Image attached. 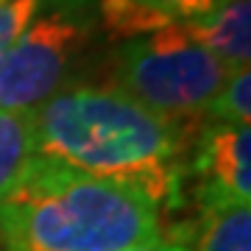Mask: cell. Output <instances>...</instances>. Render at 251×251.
Masks as SVG:
<instances>
[{"instance_id": "6da1fadb", "label": "cell", "mask_w": 251, "mask_h": 251, "mask_svg": "<svg viewBox=\"0 0 251 251\" xmlns=\"http://www.w3.org/2000/svg\"><path fill=\"white\" fill-rule=\"evenodd\" d=\"M34 134L42 156L134 184L162 209L179 204L193 126L156 115L115 87L64 84L34 109Z\"/></svg>"}, {"instance_id": "5b68a950", "label": "cell", "mask_w": 251, "mask_h": 251, "mask_svg": "<svg viewBox=\"0 0 251 251\" xmlns=\"http://www.w3.org/2000/svg\"><path fill=\"white\" fill-rule=\"evenodd\" d=\"M201 212L251 206V128L229 123H198L190 151Z\"/></svg>"}, {"instance_id": "8fae6325", "label": "cell", "mask_w": 251, "mask_h": 251, "mask_svg": "<svg viewBox=\"0 0 251 251\" xmlns=\"http://www.w3.org/2000/svg\"><path fill=\"white\" fill-rule=\"evenodd\" d=\"M39 9L42 0H0V59L25 34Z\"/></svg>"}, {"instance_id": "7a4b0ae2", "label": "cell", "mask_w": 251, "mask_h": 251, "mask_svg": "<svg viewBox=\"0 0 251 251\" xmlns=\"http://www.w3.org/2000/svg\"><path fill=\"white\" fill-rule=\"evenodd\" d=\"M173 240L145 190L34 153L0 193L3 251H131Z\"/></svg>"}, {"instance_id": "30bf717a", "label": "cell", "mask_w": 251, "mask_h": 251, "mask_svg": "<svg viewBox=\"0 0 251 251\" xmlns=\"http://www.w3.org/2000/svg\"><path fill=\"white\" fill-rule=\"evenodd\" d=\"M251 120V70H232L201 115V123L249 126Z\"/></svg>"}, {"instance_id": "3957f363", "label": "cell", "mask_w": 251, "mask_h": 251, "mask_svg": "<svg viewBox=\"0 0 251 251\" xmlns=\"http://www.w3.org/2000/svg\"><path fill=\"white\" fill-rule=\"evenodd\" d=\"M229 70L187 34L168 25L120 45L112 64V87L156 115L193 126L215 98Z\"/></svg>"}, {"instance_id": "277c9868", "label": "cell", "mask_w": 251, "mask_h": 251, "mask_svg": "<svg viewBox=\"0 0 251 251\" xmlns=\"http://www.w3.org/2000/svg\"><path fill=\"white\" fill-rule=\"evenodd\" d=\"M92 0H45L48 9L0 59V109H36L64 87L92 36Z\"/></svg>"}, {"instance_id": "ba28073f", "label": "cell", "mask_w": 251, "mask_h": 251, "mask_svg": "<svg viewBox=\"0 0 251 251\" xmlns=\"http://www.w3.org/2000/svg\"><path fill=\"white\" fill-rule=\"evenodd\" d=\"M36 153L34 109H0V193Z\"/></svg>"}, {"instance_id": "8992f818", "label": "cell", "mask_w": 251, "mask_h": 251, "mask_svg": "<svg viewBox=\"0 0 251 251\" xmlns=\"http://www.w3.org/2000/svg\"><path fill=\"white\" fill-rule=\"evenodd\" d=\"M221 0H98L103 31L112 42H128L168 25H187Z\"/></svg>"}, {"instance_id": "9c48e42d", "label": "cell", "mask_w": 251, "mask_h": 251, "mask_svg": "<svg viewBox=\"0 0 251 251\" xmlns=\"http://www.w3.org/2000/svg\"><path fill=\"white\" fill-rule=\"evenodd\" d=\"M196 251H251V206L204 212Z\"/></svg>"}, {"instance_id": "4fadbf2b", "label": "cell", "mask_w": 251, "mask_h": 251, "mask_svg": "<svg viewBox=\"0 0 251 251\" xmlns=\"http://www.w3.org/2000/svg\"><path fill=\"white\" fill-rule=\"evenodd\" d=\"M221 3H224V0H221Z\"/></svg>"}, {"instance_id": "7c38bea8", "label": "cell", "mask_w": 251, "mask_h": 251, "mask_svg": "<svg viewBox=\"0 0 251 251\" xmlns=\"http://www.w3.org/2000/svg\"><path fill=\"white\" fill-rule=\"evenodd\" d=\"M131 251H193V249L181 240H165L156 243V246H143V249H131Z\"/></svg>"}, {"instance_id": "52a82bcc", "label": "cell", "mask_w": 251, "mask_h": 251, "mask_svg": "<svg viewBox=\"0 0 251 251\" xmlns=\"http://www.w3.org/2000/svg\"><path fill=\"white\" fill-rule=\"evenodd\" d=\"M187 34L209 50L226 70H243L251 59V3L224 0L201 20L187 23Z\"/></svg>"}]
</instances>
